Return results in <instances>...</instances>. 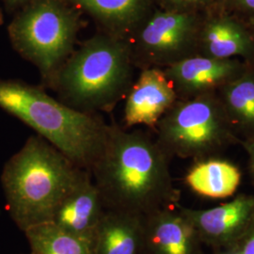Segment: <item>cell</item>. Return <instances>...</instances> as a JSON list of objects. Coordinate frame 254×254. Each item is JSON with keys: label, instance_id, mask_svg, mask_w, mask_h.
Returning <instances> with one entry per match:
<instances>
[{"label": "cell", "instance_id": "obj_22", "mask_svg": "<svg viewBox=\"0 0 254 254\" xmlns=\"http://www.w3.org/2000/svg\"><path fill=\"white\" fill-rule=\"evenodd\" d=\"M238 2L246 9L254 10V0H238Z\"/></svg>", "mask_w": 254, "mask_h": 254}, {"label": "cell", "instance_id": "obj_20", "mask_svg": "<svg viewBox=\"0 0 254 254\" xmlns=\"http://www.w3.org/2000/svg\"><path fill=\"white\" fill-rule=\"evenodd\" d=\"M27 1L28 0H4L9 8H17L19 6H23Z\"/></svg>", "mask_w": 254, "mask_h": 254}, {"label": "cell", "instance_id": "obj_2", "mask_svg": "<svg viewBox=\"0 0 254 254\" xmlns=\"http://www.w3.org/2000/svg\"><path fill=\"white\" fill-rule=\"evenodd\" d=\"M105 208L136 215L163 193V155L139 133L108 125L100 152L89 170Z\"/></svg>", "mask_w": 254, "mask_h": 254}, {"label": "cell", "instance_id": "obj_15", "mask_svg": "<svg viewBox=\"0 0 254 254\" xmlns=\"http://www.w3.org/2000/svg\"><path fill=\"white\" fill-rule=\"evenodd\" d=\"M202 42L209 57L221 60L249 56L254 49L253 42L245 30L228 19L210 23L204 30Z\"/></svg>", "mask_w": 254, "mask_h": 254}, {"label": "cell", "instance_id": "obj_4", "mask_svg": "<svg viewBox=\"0 0 254 254\" xmlns=\"http://www.w3.org/2000/svg\"><path fill=\"white\" fill-rule=\"evenodd\" d=\"M133 66L127 40L102 31L73 50L48 84L73 109L109 110L127 96Z\"/></svg>", "mask_w": 254, "mask_h": 254}, {"label": "cell", "instance_id": "obj_5", "mask_svg": "<svg viewBox=\"0 0 254 254\" xmlns=\"http://www.w3.org/2000/svg\"><path fill=\"white\" fill-rule=\"evenodd\" d=\"M81 10L68 0H28L8 27L10 44L51 81L74 50Z\"/></svg>", "mask_w": 254, "mask_h": 254}, {"label": "cell", "instance_id": "obj_14", "mask_svg": "<svg viewBox=\"0 0 254 254\" xmlns=\"http://www.w3.org/2000/svg\"><path fill=\"white\" fill-rule=\"evenodd\" d=\"M191 189L211 198H226L236 190L240 173L225 161H208L196 166L187 176Z\"/></svg>", "mask_w": 254, "mask_h": 254}, {"label": "cell", "instance_id": "obj_19", "mask_svg": "<svg viewBox=\"0 0 254 254\" xmlns=\"http://www.w3.org/2000/svg\"><path fill=\"white\" fill-rule=\"evenodd\" d=\"M205 0H163L169 10L187 11L186 9L202 3Z\"/></svg>", "mask_w": 254, "mask_h": 254}, {"label": "cell", "instance_id": "obj_8", "mask_svg": "<svg viewBox=\"0 0 254 254\" xmlns=\"http://www.w3.org/2000/svg\"><path fill=\"white\" fill-rule=\"evenodd\" d=\"M173 82L158 67L144 68L127 92L125 122L127 127H154L175 104Z\"/></svg>", "mask_w": 254, "mask_h": 254}, {"label": "cell", "instance_id": "obj_1", "mask_svg": "<svg viewBox=\"0 0 254 254\" xmlns=\"http://www.w3.org/2000/svg\"><path fill=\"white\" fill-rule=\"evenodd\" d=\"M88 172L42 136H29L1 174L9 217L24 233L51 222L62 200Z\"/></svg>", "mask_w": 254, "mask_h": 254}, {"label": "cell", "instance_id": "obj_16", "mask_svg": "<svg viewBox=\"0 0 254 254\" xmlns=\"http://www.w3.org/2000/svg\"><path fill=\"white\" fill-rule=\"evenodd\" d=\"M32 254H92L93 241L73 236L48 222L25 232Z\"/></svg>", "mask_w": 254, "mask_h": 254}, {"label": "cell", "instance_id": "obj_25", "mask_svg": "<svg viewBox=\"0 0 254 254\" xmlns=\"http://www.w3.org/2000/svg\"></svg>", "mask_w": 254, "mask_h": 254}, {"label": "cell", "instance_id": "obj_6", "mask_svg": "<svg viewBox=\"0 0 254 254\" xmlns=\"http://www.w3.org/2000/svg\"><path fill=\"white\" fill-rule=\"evenodd\" d=\"M195 33V19L190 12L168 9L142 21L126 40L134 65L168 67L188 58Z\"/></svg>", "mask_w": 254, "mask_h": 254}, {"label": "cell", "instance_id": "obj_12", "mask_svg": "<svg viewBox=\"0 0 254 254\" xmlns=\"http://www.w3.org/2000/svg\"><path fill=\"white\" fill-rule=\"evenodd\" d=\"M141 234L136 215L106 209L96 230L92 254H139Z\"/></svg>", "mask_w": 254, "mask_h": 254}, {"label": "cell", "instance_id": "obj_9", "mask_svg": "<svg viewBox=\"0 0 254 254\" xmlns=\"http://www.w3.org/2000/svg\"><path fill=\"white\" fill-rule=\"evenodd\" d=\"M105 211L99 190L88 172L62 200L51 223L71 235L94 241Z\"/></svg>", "mask_w": 254, "mask_h": 254}, {"label": "cell", "instance_id": "obj_24", "mask_svg": "<svg viewBox=\"0 0 254 254\" xmlns=\"http://www.w3.org/2000/svg\"><path fill=\"white\" fill-rule=\"evenodd\" d=\"M253 156H254V146H253Z\"/></svg>", "mask_w": 254, "mask_h": 254}, {"label": "cell", "instance_id": "obj_23", "mask_svg": "<svg viewBox=\"0 0 254 254\" xmlns=\"http://www.w3.org/2000/svg\"><path fill=\"white\" fill-rule=\"evenodd\" d=\"M2 19H3V16H2V12H1V10H0V25L2 24Z\"/></svg>", "mask_w": 254, "mask_h": 254}, {"label": "cell", "instance_id": "obj_3", "mask_svg": "<svg viewBox=\"0 0 254 254\" xmlns=\"http://www.w3.org/2000/svg\"><path fill=\"white\" fill-rule=\"evenodd\" d=\"M0 109L22 121L81 169L89 171L100 152L108 125L93 113L57 100L42 88L0 80Z\"/></svg>", "mask_w": 254, "mask_h": 254}, {"label": "cell", "instance_id": "obj_17", "mask_svg": "<svg viewBox=\"0 0 254 254\" xmlns=\"http://www.w3.org/2000/svg\"><path fill=\"white\" fill-rule=\"evenodd\" d=\"M254 206V200L238 198L230 203L201 213L198 217V222L209 235H227L245 222Z\"/></svg>", "mask_w": 254, "mask_h": 254}, {"label": "cell", "instance_id": "obj_21", "mask_svg": "<svg viewBox=\"0 0 254 254\" xmlns=\"http://www.w3.org/2000/svg\"><path fill=\"white\" fill-rule=\"evenodd\" d=\"M242 254H254V235L247 242Z\"/></svg>", "mask_w": 254, "mask_h": 254}, {"label": "cell", "instance_id": "obj_10", "mask_svg": "<svg viewBox=\"0 0 254 254\" xmlns=\"http://www.w3.org/2000/svg\"><path fill=\"white\" fill-rule=\"evenodd\" d=\"M239 70V64L231 59L188 57L166 67L164 72L177 93H193L232 81Z\"/></svg>", "mask_w": 254, "mask_h": 254}, {"label": "cell", "instance_id": "obj_11", "mask_svg": "<svg viewBox=\"0 0 254 254\" xmlns=\"http://www.w3.org/2000/svg\"><path fill=\"white\" fill-rule=\"evenodd\" d=\"M99 23L103 31L127 39L143 19L150 0H68Z\"/></svg>", "mask_w": 254, "mask_h": 254}, {"label": "cell", "instance_id": "obj_7", "mask_svg": "<svg viewBox=\"0 0 254 254\" xmlns=\"http://www.w3.org/2000/svg\"><path fill=\"white\" fill-rule=\"evenodd\" d=\"M223 119L218 104L206 96L174 104L158 122L161 141L178 153L200 150L218 139Z\"/></svg>", "mask_w": 254, "mask_h": 254}, {"label": "cell", "instance_id": "obj_18", "mask_svg": "<svg viewBox=\"0 0 254 254\" xmlns=\"http://www.w3.org/2000/svg\"><path fill=\"white\" fill-rule=\"evenodd\" d=\"M226 87L225 104L231 116L239 124L254 128V75H241Z\"/></svg>", "mask_w": 254, "mask_h": 254}, {"label": "cell", "instance_id": "obj_13", "mask_svg": "<svg viewBox=\"0 0 254 254\" xmlns=\"http://www.w3.org/2000/svg\"><path fill=\"white\" fill-rule=\"evenodd\" d=\"M141 243L152 254H190V228L183 218L160 214L142 229Z\"/></svg>", "mask_w": 254, "mask_h": 254}]
</instances>
